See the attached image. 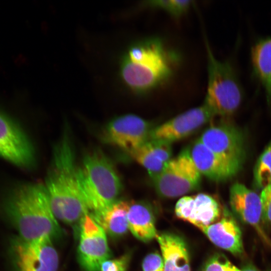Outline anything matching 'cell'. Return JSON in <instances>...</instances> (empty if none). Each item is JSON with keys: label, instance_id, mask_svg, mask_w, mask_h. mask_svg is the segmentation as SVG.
Wrapping results in <instances>:
<instances>
[{"label": "cell", "instance_id": "obj_1", "mask_svg": "<svg viewBox=\"0 0 271 271\" xmlns=\"http://www.w3.org/2000/svg\"><path fill=\"white\" fill-rule=\"evenodd\" d=\"M77 171L74 149L66 128L53 149L44 185L57 219L79 226L90 211L80 190Z\"/></svg>", "mask_w": 271, "mask_h": 271}, {"label": "cell", "instance_id": "obj_2", "mask_svg": "<svg viewBox=\"0 0 271 271\" xmlns=\"http://www.w3.org/2000/svg\"><path fill=\"white\" fill-rule=\"evenodd\" d=\"M179 60L178 54L160 38H147L127 48L120 61V77L130 90L143 94L168 80Z\"/></svg>", "mask_w": 271, "mask_h": 271}, {"label": "cell", "instance_id": "obj_3", "mask_svg": "<svg viewBox=\"0 0 271 271\" xmlns=\"http://www.w3.org/2000/svg\"><path fill=\"white\" fill-rule=\"evenodd\" d=\"M4 210L22 240L30 241L44 236L52 238L61 232L44 184L18 185L6 197Z\"/></svg>", "mask_w": 271, "mask_h": 271}, {"label": "cell", "instance_id": "obj_4", "mask_svg": "<svg viewBox=\"0 0 271 271\" xmlns=\"http://www.w3.org/2000/svg\"><path fill=\"white\" fill-rule=\"evenodd\" d=\"M80 192L90 213L103 211L117 201L122 188L111 162L98 150L88 153L77 167Z\"/></svg>", "mask_w": 271, "mask_h": 271}, {"label": "cell", "instance_id": "obj_5", "mask_svg": "<svg viewBox=\"0 0 271 271\" xmlns=\"http://www.w3.org/2000/svg\"><path fill=\"white\" fill-rule=\"evenodd\" d=\"M207 85L204 104L214 116H227L239 107L244 91L234 64L220 60L206 43Z\"/></svg>", "mask_w": 271, "mask_h": 271}, {"label": "cell", "instance_id": "obj_6", "mask_svg": "<svg viewBox=\"0 0 271 271\" xmlns=\"http://www.w3.org/2000/svg\"><path fill=\"white\" fill-rule=\"evenodd\" d=\"M201 174L191 159L188 149L172 159L155 179L154 185L158 195L172 198L183 196L199 187Z\"/></svg>", "mask_w": 271, "mask_h": 271}, {"label": "cell", "instance_id": "obj_7", "mask_svg": "<svg viewBox=\"0 0 271 271\" xmlns=\"http://www.w3.org/2000/svg\"><path fill=\"white\" fill-rule=\"evenodd\" d=\"M16 271H57L59 256L52 238L44 236L33 241L18 237L12 244Z\"/></svg>", "mask_w": 271, "mask_h": 271}, {"label": "cell", "instance_id": "obj_8", "mask_svg": "<svg viewBox=\"0 0 271 271\" xmlns=\"http://www.w3.org/2000/svg\"><path fill=\"white\" fill-rule=\"evenodd\" d=\"M198 140L224 162L241 168L246 153L244 137L238 128L225 123L212 125Z\"/></svg>", "mask_w": 271, "mask_h": 271}, {"label": "cell", "instance_id": "obj_9", "mask_svg": "<svg viewBox=\"0 0 271 271\" xmlns=\"http://www.w3.org/2000/svg\"><path fill=\"white\" fill-rule=\"evenodd\" d=\"M110 250L106 233L90 213L79 225L78 257L86 271H100L101 263L109 259Z\"/></svg>", "mask_w": 271, "mask_h": 271}, {"label": "cell", "instance_id": "obj_10", "mask_svg": "<svg viewBox=\"0 0 271 271\" xmlns=\"http://www.w3.org/2000/svg\"><path fill=\"white\" fill-rule=\"evenodd\" d=\"M152 129L148 121L127 114L109 121L103 130L102 139L106 143L129 154L149 140Z\"/></svg>", "mask_w": 271, "mask_h": 271}, {"label": "cell", "instance_id": "obj_11", "mask_svg": "<svg viewBox=\"0 0 271 271\" xmlns=\"http://www.w3.org/2000/svg\"><path fill=\"white\" fill-rule=\"evenodd\" d=\"M0 156L22 168H31L35 162L29 139L16 122L1 110Z\"/></svg>", "mask_w": 271, "mask_h": 271}, {"label": "cell", "instance_id": "obj_12", "mask_svg": "<svg viewBox=\"0 0 271 271\" xmlns=\"http://www.w3.org/2000/svg\"><path fill=\"white\" fill-rule=\"evenodd\" d=\"M213 116L210 109L203 103L152 128L149 140H161L171 144L195 132Z\"/></svg>", "mask_w": 271, "mask_h": 271}, {"label": "cell", "instance_id": "obj_13", "mask_svg": "<svg viewBox=\"0 0 271 271\" xmlns=\"http://www.w3.org/2000/svg\"><path fill=\"white\" fill-rule=\"evenodd\" d=\"M175 212L178 218L198 228L214 223L222 214L218 201L205 193L181 197L176 204Z\"/></svg>", "mask_w": 271, "mask_h": 271}, {"label": "cell", "instance_id": "obj_14", "mask_svg": "<svg viewBox=\"0 0 271 271\" xmlns=\"http://www.w3.org/2000/svg\"><path fill=\"white\" fill-rule=\"evenodd\" d=\"M229 202L232 210L242 221L253 226L264 236L261 227L262 207L259 195L245 185L236 183L230 189Z\"/></svg>", "mask_w": 271, "mask_h": 271}, {"label": "cell", "instance_id": "obj_15", "mask_svg": "<svg viewBox=\"0 0 271 271\" xmlns=\"http://www.w3.org/2000/svg\"><path fill=\"white\" fill-rule=\"evenodd\" d=\"M222 213L218 220L199 229L217 246L234 254H240L243 251L240 228L227 210L224 209Z\"/></svg>", "mask_w": 271, "mask_h": 271}, {"label": "cell", "instance_id": "obj_16", "mask_svg": "<svg viewBox=\"0 0 271 271\" xmlns=\"http://www.w3.org/2000/svg\"><path fill=\"white\" fill-rule=\"evenodd\" d=\"M188 151L200 174L211 180H227L239 170L224 162L198 139Z\"/></svg>", "mask_w": 271, "mask_h": 271}, {"label": "cell", "instance_id": "obj_17", "mask_svg": "<svg viewBox=\"0 0 271 271\" xmlns=\"http://www.w3.org/2000/svg\"><path fill=\"white\" fill-rule=\"evenodd\" d=\"M129 155L148 171L153 180L172 159L171 144L161 140H148Z\"/></svg>", "mask_w": 271, "mask_h": 271}, {"label": "cell", "instance_id": "obj_18", "mask_svg": "<svg viewBox=\"0 0 271 271\" xmlns=\"http://www.w3.org/2000/svg\"><path fill=\"white\" fill-rule=\"evenodd\" d=\"M250 60L252 75L262 87L271 107V36L255 40L251 48Z\"/></svg>", "mask_w": 271, "mask_h": 271}, {"label": "cell", "instance_id": "obj_19", "mask_svg": "<svg viewBox=\"0 0 271 271\" xmlns=\"http://www.w3.org/2000/svg\"><path fill=\"white\" fill-rule=\"evenodd\" d=\"M164 261V271H190L189 256L185 242L178 235L165 232L158 234Z\"/></svg>", "mask_w": 271, "mask_h": 271}, {"label": "cell", "instance_id": "obj_20", "mask_svg": "<svg viewBox=\"0 0 271 271\" xmlns=\"http://www.w3.org/2000/svg\"><path fill=\"white\" fill-rule=\"evenodd\" d=\"M128 229L139 240L147 242L156 238L155 217L150 205L143 202L129 203L127 213Z\"/></svg>", "mask_w": 271, "mask_h": 271}, {"label": "cell", "instance_id": "obj_21", "mask_svg": "<svg viewBox=\"0 0 271 271\" xmlns=\"http://www.w3.org/2000/svg\"><path fill=\"white\" fill-rule=\"evenodd\" d=\"M129 203L117 200L102 212L90 213L94 219L113 237H120L128 230L127 213Z\"/></svg>", "mask_w": 271, "mask_h": 271}, {"label": "cell", "instance_id": "obj_22", "mask_svg": "<svg viewBox=\"0 0 271 271\" xmlns=\"http://www.w3.org/2000/svg\"><path fill=\"white\" fill-rule=\"evenodd\" d=\"M255 186L263 189L271 184V141L258 158L253 172Z\"/></svg>", "mask_w": 271, "mask_h": 271}, {"label": "cell", "instance_id": "obj_23", "mask_svg": "<svg viewBox=\"0 0 271 271\" xmlns=\"http://www.w3.org/2000/svg\"><path fill=\"white\" fill-rule=\"evenodd\" d=\"M190 1L180 0H154L146 2L152 8L161 9L175 18L182 16L189 9Z\"/></svg>", "mask_w": 271, "mask_h": 271}, {"label": "cell", "instance_id": "obj_24", "mask_svg": "<svg viewBox=\"0 0 271 271\" xmlns=\"http://www.w3.org/2000/svg\"><path fill=\"white\" fill-rule=\"evenodd\" d=\"M202 271H242L224 254L216 253L210 257L204 264Z\"/></svg>", "mask_w": 271, "mask_h": 271}, {"label": "cell", "instance_id": "obj_25", "mask_svg": "<svg viewBox=\"0 0 271 271\" xmlns=\"http://www.w3.org/2000/svg\"><path fill=\"white\" fill-rule=\"evenodd\" d=\"M129 261V256L124 255L119 258L107 259L103 262L100 271H126Z\"/></svg>", "mask_w": 271, "mask_h": 271}, {"label": "cell", "instance_id": "obj_26", "mask_svg": "<svg viewBox=\"0 0 271 271\" xmlns=\"http://www.w3.org/2000/svg\"><path fill=\"white\" fill-rule=\"evenodd\" d=\"M142 267L143 271H164L163 258L158 252L150 253L144 259Z\"/></svg>", "mask_w": 271, "mask_h": 271}, {"label": "cell", "instance_id": "obj_27", "mask_svg": "<svg viewBox=\"0 0 271 271\" xmlns=\"http://www.w3.org/2000/svg\"><path fill=\"white\" fill-rule=\"evenodd\" d=\"M260 196L263 218L271 223V184L261 190Z\"/></svg>", "mask_w": 271, "mask_h": 271}, {"label": "cell", "instance_id": "obj_28", "mask_svg": "<svg viewBox=\"0 0 271 271\" xmlns=\"http://www.w3.org/2000/svg\"><path fill=\"white\" fill-rule=\"evenodd\" d=\"M241 270L242 271H261L251 264H248L244 266Z\"/></svg>", "mask_w": 271, "mask_h": 271}]
</instances>
